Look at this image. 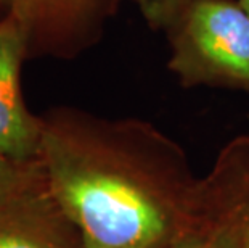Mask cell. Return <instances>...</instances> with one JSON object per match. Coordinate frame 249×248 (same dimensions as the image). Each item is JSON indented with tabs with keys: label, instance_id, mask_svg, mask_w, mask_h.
Returning <instances> with one entry per match:
<instances>
[{
	"label": "cell",
	"instance_id": "6da1fadb",
	"mask_svg": "<svg viewBox=\"0 0 249 248\" xmlns=\"http://www.w3.org/2000/svg\"><path fill=\"white\" fill-rule=\"evenodd\" d=\"M39 158L86 248H169L195 229L199 177L150 121L50 110Z\"/></svg>",
	"mask_w": 249,
	"mask_h": 248
},
{
	"label": "cell",
	"instance_id": "7a4b0ae2",
	"mask_svg": "<svg viewBox=\"0 0 249 248\" xmlns=\"http://www.w3.org/2000/svg\"><path fill=\"white\" fill-rule=\"evenodd\" d=\"M167 68L185 89L211 87L249 95V15L238 0H204L164 31Z\"/></svg>",
	"mask_w": 249,
	"mask_h": 248
},
{
	"label": "cell",
	"instance_id": "3957f363",
	"mask_svg": "<svg viewBox=\"0 0 249 248\" xmlns=\"http://www.w3.org/2000/svg\"><path fill=\"white\" fill-rule=\"evenodd\" d=\"M124 0H3L28 39L29 57L70 60L103 36Z\"/></svg>",
	"mask_w": 249,
	"mask_h": 248
},
{
	"label": "cell",
	"instance_id": "277c9868",
	"mask_svg": "<svg viewBox=\"0 0 249 248\" xmlns=\"http://www.w3.org/2000/svg\"><path fill=\"white\" fill-rule=\"evenodd\" d=\"M196 224L230 248H249V134L227 142L199 177Z\"/></svg>",
	"mask_w": 249,
	"mask_h": 248
},
{
	"label": "cell",
	"instance_id": "5b68a950",
	"mask_svg": "<svg viewBox=\"0 0 249 248\" xmlns=\"http://www.w3.org/2000/svg\"><path fill=\"white\" fill-rule=\"evenodd\" d=\"M0 248H86L76 224L52 195L42 163L0 207Z\"/></svg>",
	"mask_w": 249,
	"mask_h": 248
},
{
	"label": "cell",
	"instance_id": "8992f818",
	"mask_svg": "<svg viewBox=\"0 0 249 248\" xmlns=\"http://www.w3.org/2000/svg\"><path fill=\"white\" fill-rule=\"evenodd\" d=\"M28 39L12 15L0 19V153L19 163L39 160L42 116L28 110L21 92V65Z\"/></svg>",
	"mask_w": 249,
	"mask_h": 248
},
{
	"label": "cell",
	"instance_id": "52a82bcc",
	"mask_svg": "<svg viewBox=\"0 0 249 248\" xmlns=\"http://www.w3.org/2000/svg\"><path fill=\"white\" fill-rule=\"evenodd\" d=\"M145 24L153 31H164L183 10L204 0H132Z\"/></svg>",
	"mask_w": 249,
	"mask_h": 248
},
{
	"label": "cell",
	"instance_id": "ba28073f",
	"mask_svg": "<svg viewBox=\"0 0 249 248\" xmlns=\"http://www.w3.org/2000/svg\"><path fill=\"white\" fill-rule=\"evenodd\" d=\"M40 160L19 163L0 153V207L13 198L34 176Z\"/></svg>",
	"mask_w": 249,
	"mask_h": 248
},
{
	"label": "cell",
	"instance_id": "9c48e42d",
	"mask_svg": "<svg viewBox=\"0 0 249 248\" xmlns=\"http://www.w3.org/2000/svg\"><path fill=\"white\" fill-rule=\"evenodd\" d=\"M169 248H230V247L219 235L214 234L213 230L196 224L195 229L187 232L183 237H180Z\"/></svg>",
	"mask_w": 249,
	"mask_h": 248
},
{
	"label": "cell",
	"instance_id": "30bf717a",
	"mask_svg": "<svg viewBox=\"0 0 249 248\" xmlns=\"http://www.w3.org/2000/svg\"><path fill=\"white\" fill-rule=\"evenodd\" d=\"M238 2L241 3V7L245 8L246 12H248V15H249V0H238Z\"/></svg>",
	"mask_w": 249,
	"mask_h": 248
},
{
	"label": "cell",
	"instance_id": "8fae6325",
	"mask_svg": "<svg viewBox=\"0 0 249 248\" xmlns=\"http://www.w3.org/2000/svg\"><path fill=\"white\" fill-rule=\"evenodd\" d=\"M0 3H3V0H0Z\"/></svg>",
	"mask_w": 249,
	"mask_h": 248
}]
</instances>
